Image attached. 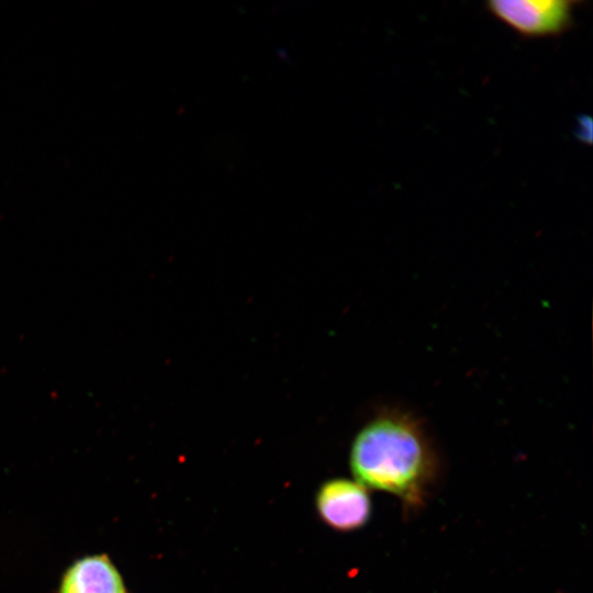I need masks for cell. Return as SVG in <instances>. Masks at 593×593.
<instances>
[{"label": "cell", "mask_w": 593, "mask_h": 593, "mask_svg": "<svg viewBox=\"0 0 593 593\" xmlns=\"http://www.w3.org/2000/svg\"><path fill=\"white\" fill-rule=\"evenodd\" d=\"M354 478L390 493L409 510L424 505L438 461L419 423L406 413H382L356 435L349 454Z\"/></svg>", "instance_id": "6da1fadb"}, {"label": "cell", "mask_w": 593, "mask_h": 593, "mask_svg": "<svg viewBox=\"0 0 593 593\" xmlns=\"http://www.w3.org/2000/svg\"><path fill=\"white\" fill-rule=\"evenodd\" d=\"M577 1L572 0H492L486 10L521 36H559L573 23Z\"/></svg>", "instance_id": "7a4b0ae2"}, {"label": "cell", "mask_w": 593, "mask_h": 593, "mask_svg": "<svg viewBox=\"0 0 593 593\" xmlns=\"http://www.w3.org/2000/svg\"><path fill=\"white\" fill-rule=\"evenodd\" d=\"M320 518L338 532H354L363 527L371 516L368 489L356 480L335 478L324 482L315 496Z\"/></svg>", "instance_id": "3957f363"}, {"label": "cell", "mask_w": 593, "mask_h": 593, "mask_svg": "<svg viewBox=\"0 0 593 593\" xmlns=\"http://www.w3.org/2000/svg\"><path fill=\"white\" fill-rule=\"evenodd\" d=\"M58 593H125L116 567L107 555L81 558L64 573Z\"/></svg>", "instance_id": "277c9868"}]
</instances>
